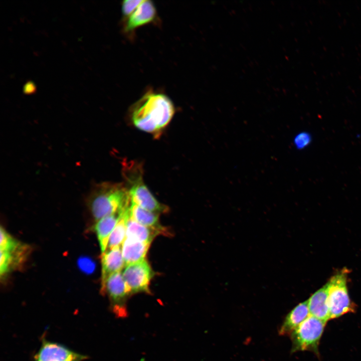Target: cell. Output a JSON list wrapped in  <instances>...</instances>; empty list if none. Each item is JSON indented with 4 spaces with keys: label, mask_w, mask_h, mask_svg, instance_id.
Instances as JSON below:
<instances>
[{
    "label": "cell",
    "mask_w": 361,
    "mask_h": 361,
    "mask_svg": "<svg viewBox=\"0 0 361 361\" xmlns=\"http://www.w3.org/2000/svg\"><path fill=\"white\" fill-rule=\"evenodd\" d=\"M75 361H79V360H75Z\"/></svg>",
    "instance_id": "cell-24"
},
{
    "label": "cell",
    "mask_w": 361,
    "mask_h": 361,
    "mask_svg": "<svg viewBox=\"0 0 361 361\" xmlns=\"http://www.w3.org/2000/svg\"><path fill=\"white\" fill-rule=\"evenodd\" d=\"M156 11L150 1H143L137 8L127 19L125 31L132 32L136 29L151 22L155 18Z\"/></svg>",
    "instance_id": "cell-11"
},
{
    "label": "cell",
    "mask_w": 361,
    "mask_h": 361,
    "mask_svg": "<svg viewBox=\"0 0 361 361\" xmlns=\"http://www.w3.org/2000/svg\"><path fill=\"white\" fill-rule=\"evenodd\" d=\"M174 107L166 95L156 92H147L139 99L131 110L133 124L138 129L157 134L171 121Z\"/></svg>",
    "instance_id": "cell-1"
},
{
    "label": "cell",
    "mask_w": 361,
    "mask_h": 361,
    "mask_svg": "<svg viewBox=\"0 0 361 361\" xmlns=\"http://www.w3.org/2000/svg\"><path fill=\"white\" fill-rule=\"evenodd\" d=\"M310 314L326 322L330 320L326 284L307 300Z\"/></svg>",
    "instance_id": "cell-15"
},
{
    "label": "cell",
    "mask_w": 361,
    "mask_h": 361,
    "mask_svg": "<svg viewBox=\"0 0 361 361\" xmlns=\"http://www.w3.org/2000/svg\"><path fill=\"white\" fill-rule=\"evenodd\" d=\"M85 358L63 345L46 340L35 356L36 361H81Z\"/></svg>",
    "instance_id": "cell-8"
},
{
    "label": "cell",
    "mask_w": 361,
    "mask_h": 361,
    "mask_svg": "<svg viewBox=\"0 0 361 361\" xmlns=\"http://www.w3.org/2000/svg\"><path fill=\"white\" fill-rule=\"evenodd\" d=\"M122 274L129 295L150 293L149 285L154 272L145 259L125 266Z\"/></svg>",
    "instance_id": "cell-6"
},
{
    "label": "cell",
    "mask_w": 361,
    "mask_h": 361,
    "mask_svg": "<svg viewBox=\"0 0 361 361\" xmlns=\"http://www.w3.org/2000/svg\"><path fill=\"white\" fill-rule=\"evenodd\" d=\"M347 276L346 269H342L333 275L326 283L330 320L355 310V305L348 294Z\"/></svg>",
    "instance_id": "cell-4"
},
{
    "label": "cell",
    "mask_w": 361,
    "mask_h": 361,
    "mask_svg": "<svg viewBox=\"0 0 361 361\" xmlns=\"http://www.w3.org/2000/svg\"><path fill=\"white\" fill-rule=\"evenodd\" d=\"M124 166V177L128 185L127 189L131 201L148 211L158 214L167 212L168 208L160 203L152 195L145 185L142 179V172L140 165L130 164Z\"/></svg>",
    "instance_id": "cell-3"
},
{
    "label": "cell",
    "mask_w": 361,
    "mask_h": 361,
    "mask_svg": "<svg viewBox=\"0 0 361 361\" xmlns=\"http://www.w3.org/2000/svg\"><path fill=\"white\" fill-rule=\"evenodd\" d=\"M80 268L85 272H92L94 269L95 265L88 258H81L78 261Z\"/></svg>",
    "instance_id": "cell-22"
},
{
    "label": "cell",
    "mask_w": 361,
    "mask_h": 361,
    "mask_svg": "<svg viewBox=\"0 0 361 361\" xmlns=\"http://www.w3.org/2000/svg\"><path fill=\"white\" fill-rule=\"evenodd\" d=\"M35 87L32 82H28L24 87V92L26 93L29 94L35 91Z\"/></svg>",
    "instance_id": "cell-23"
},
{
    "label": "cell",
    "mask_w": 361,
    "mask_h": 361,
    "mask_svg": "<svg viewBox=\"0 0 361 361\" xmlns=\"http://www.w3.org/2000/svg\"><path fill=\"white\" fill-rule=\"evenodd\" d=\"M150 245V243L125 238L121 245L125 266L145 260Z\"/></svg>",
    "instance_id": "cell-12"
},
{
    "label": "cell",
    "mask_w": 361,
    "mask_h": 361,
    "mask_svg": "<svg viewBox=\"0 0 361 361\" xmlns=\"http://www.w3.org/2000/svg\"><path fill=\"white\" fill-rule=\"evenodd\" d=\"M310 315L308 301L300 303L286 316L279 333L281 335L290 334Z\"/></svg>",
    "instance_id": "cell-14"
},
{
    "label": "cell",
    "mask_w": 361,
    "mask_h": 361,
    "mask_svg": "<svg viewBox=\"0 0 361 361\" xmlns=\"http://www.w3.org/2000/svg\"><path fill=\"white\" fill-rule=\"evenodd\" d=\"M1 250L10 252L16 251L24 246L20 242L11 236L2 227L0 229Z\"/></svg>",
    "instance_id": "cell-19"
},
{
    "label": "cell",
    "mask_w": 361,
    "mask_h": 361,
    "mask_svg": "<svg viewBox=\"0 0 361 361\" xmlns=\"http://www.w3.org/2000/svg\"><path fill=\"white\" fill-rule=\"evenodd\" d=\"M128 207L103 218L96 222L94 230L102 253L107 250L110 235L119 221L122 213Z\"/></svg>",
    "instance_id": "cell-13"
},
{
    "label": "cell",
    "mask_w": 361,
    "mask_h": 361,
    "mask_svg": "<svg viewBox=\"0 0 361 361\" xmlns=\"http://www.w3.org/2000/svg\"><path fill=\"white\" fill-rule=\"evenodd\" d=\"M26 249L24 246L18 250L12 252L1 250L0 274L1 277L7 274L16 264L21 262L24 257L23 254Z\"/></svg>",
    "instance_id": "cell-18"
},
{
    "label": "cell",
    "mask_w": 361,
    "mask_h": 361,
    "mask_svg": "<svg viewBox=\"0 0 361 361\" xmlns=\"http://www.w3.org/2000/svg\"><path fill=\"white\" fill-rule=\"evenodd\" d=\"M101 290L103 293L107 294L112 311L115 315L119 317H126V301L129 294L127 290L122 272L111 275L107 279Z\"/></svg>",
    "instance_id": "cell-7"
},
{
    "label": "cell",
    "mask_w": 361,
    "mask_h": 361,
    "mask_svg": "<svg viewBox=\"0 0 361 361\" xmlns=\"http://www.w3.org/2000/svg\"><path fill=\"white\" fill-rule=\"evenodd\" d=\"M311 135L307 132H301L297 134L293 138V143L296 149H302L310 143Z\"/></svg>",
    "instance_id": "cell-20"
},
{
    "label": "cell",
    "mask_w": 361,
    "mask_h": 361,
    "mask_svg": "<svg viewBox=\"0 0 361 361\" xmlns=\"http://www.w3.org/2000/svg\"><path fill=\"white\" fill-rule=\"evenodd\" d=\"M326 322L310 315L290 334L291 352L310 351L319 354L318 346Z\"/></svg>",
    "instance_id": "cell-5"
},
{
    "label": "cell",
    "mask_w": 361,
    "mask_h": 361,
    "mask_svg": "<svg viewBox=\"0 0 361 361\" xmlns=\"http://www.w3.org/2000/svg\"><path fill=\"white\" fill-rule=\"evenodd\" d=\"M167 229L161 230L143 226L132 219L129 214L126 220V238L150 243L158 235H169Z\"/></svg>",
    "instance_id": "cell-10"
},
{
    "label": "cell",
    "mask_w": 361,
    "mask_h": 361,
    "mask_svg": "<svg viewBox=\"0 0 361 361\" xmlns=\"http://www.w3.org/2000/svg\"><path fill=\"white\" fill-rule=\"evenodd\" d=\"M129 207L122 213L119 221L112 231L109 239L107 249L121 246L124 241L126 238V220L128 214Z\"/></svg>",
    "instance_id": "cell-17"
},
{
    "label": "cell",
    "mask_w": 361,
    "mask_h": 361,
    "mask_svg": "<svg viewBox=\"0 0 361 361\" xmlns=\"http://www.w3.org/2000/svg\"><path fill=\"white\" fill-rule=\"evenodd\" d=\"M101 289L108 278L112 274L121 271L125 264L122 254L121 246L107 249L102 253Z\"/></svg>",
    "instance_id": "cell-9"
},
{
    "label": "cell",
    "mask_w": 361,
    "mask_h": 361,
    "mask_svg": "<svg viewBox=\"0 0 361 361\" xmlns=\"http://www.w3.org/2000/svg\"><path fill=\"white\" fill-rule=\"evenodd\" d=\"M130 197L127 188L122 185L103 183L98 186L93 192L90 206L93 216L97 222L128 207Z\"/></svg>",
    "instance_id": "cell-2"
},
{
    "label": "cell",
    "mask_w": 361,
    "mask_h": 361,
    "mask_svg": "<svg viewBox=\"0 0 361 361\" xmlns=\"http://www.w3.org/2000/svg\"><path fill=\"white\" fill-rule=\"evenodd\" d=\"M142 0H126L122 4V12L124 16L128 17L142 2Z\"/></svg>",
    "instance_id": "cell-21"
},
{
    "label": "cell",
    "mask_w": 361,
    "mask_h": 361,
    "mask_svg": "<svg viewBox=\"0 0 361 361\" xmlns=\"http://www.w3.org/2000/svg\"><path fill=\"white\" fill-rule=\"evenodd\" d=\"M129 214L132 219L141 225L161 230L166 229L159 223V214L145 210L131 201L129 207Z\"/></svg>",
    "instance_id": "cell-16"
}]
</instances>
